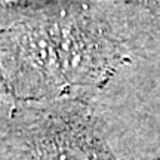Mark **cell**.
Returning <instances> with one entry per match:
<instances>
[{
    "mask_svg": "<svg viewBox=\"0 0 160 160\" xmlns=\"http://www.w3.org/2000/svg\"><path fill=\"white\" fill-rule=\"evenodd\" d=\"M27 0H0V5L3 6H17V5H22Z\"/></svg>",
    "mask_w": 160,
    "mask_h": 160,
    "instance_id": "6da1fadb",
    "label": "cell"
},
{
    "mask_svg": "<svg viewBox=\"0 0 160 160\" xmlns=\"http://www.w3.org/2000/svg\"><path fill=\"white\" fill-rule=\"evenodd\" d=\"M150 160H160V153L157 156H154V157H153V159H150Z\"/></svg>",
    "mask_w": 160,
    "mask_h": 160,
    "instance_id": "7a4b0ae2",
    "label": "cell"
}]
</instances>
